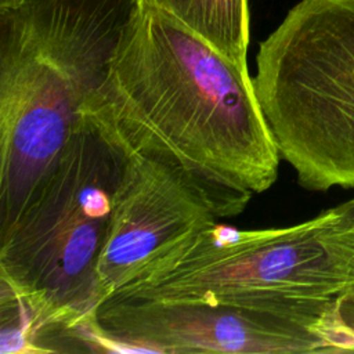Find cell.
Listing matches in <instances>:
<instances>
[{
	"label": "cell",
	"instance_id": "cell-1",
	"mask_svg": "<svg viewBox=\"0 0 354 354\" xmlns=\"http://www.w3.org/2000/svg\"><path fill=\"white\" fill-rule=\"evenodd\" d=\"M82 116L122 151L183 169L236 214L278 177L248 66L141 1Z\"/></svg>",
	"mask_w": 354,
	"mask_h": 354
},
{
	"label": "cell",
	"instance_id": "cell-2",
	"mask_svg": "<svg viewBox=\"0 0 354 354\" xmlns=\"http://www.w3.org/2000/svg\"><path fill=\"white\" fill-rule=\"evenodd\" d=\"M138 0L0 6V231L82 122Z\"/></svg>",
	"mask_w": 354,
	"mask_h": 354
},
{
	"label": "cell",
	"instance_id": "cell-3",
	"mask_svg": "<svg viewBox=\"0 0 354 354\" xmlns=\"http://www.w3.org/2000/svg\"><path fill=\"white\" fill-rule=\"evenodd\" d=\"M124 153L84 116L12 224L0 286L25 304L35 353L94 351L98 266Z\"/></svg>",
	"mask_w": 354,
	"mask_h": 354
},
{
	"label": "cell",
	"instance_id": "cell-4",
	"mask_svg": "<svg viewBox=\"0 0 354 354\" xmlns=\"http://www.w3.org/2000/svg\"><path fill=\"white\" fill-rule=\"evenodd\" d=\"M256 65L257 100L297 183L354 188V0H300Z\"/></svg>",
	"mask_w": 354,
	"mask_h": 354
},
{
	"label": "cell",
	"instance_id": "cell-5",
	"mask_svg": "<svg viewBox=\"0 0 354 354\" xmlns=\"http://www.w3.org/2000/svg\"><path fill=\"white\" fill-rule=\"evenodd\" d=\"M336 296L109 297L97 311L108 351L343 353Z\"/></svg>",
	"mask_w": 354,
	"mask_h": 354
},
{
	"label": "cell",
	"instance_id": "cell-6",
	"mask_svg": "<svg viewBox=\"0 0 354 354\" xmlns=\"http://www.w3.org/2000/svg\"><path fill=\"white\" fill-rule=\"evenodd\" d=\"M328 210L282 228L239 230L216 221L112 297L336 296L353 279L328 241Z\"/></svg>",
	"mask_w": 354,
	"mask_h": 354
},
{
	"label": "cell",
	"instance_id": "cell-7",
	"mask_svg": "<svg viewBox=\"0 0 354 354\" xmlns=\"http://www.w3.org/2000/svg\"><path fill=\"white\" fill-rule=\"evenodd\" d=\"M122 152V174L98 266L102 303L198 231L236 216L232 207L173 163Z\"/></svg>",
	"mask_w": 354,
	"mask_h": 354
},
{
	"label": "cell",
	"instance_id": "cell-8",
	"mask_svg": "<svg viewBox=\"0 0 354 354\" xmlns=\"http://www.w3.org/2000/svg\"><path fill=\"white\" fill-rule=\"evenodd\" d=\"M169 14L214 48L248 66V0H138Z\"/></svg>",
	"mask_w": 354,
	"mask_h": 354
},
{
	"label": "cell",
	"instance_id": "cell-9",
	"mask_svg": "<svg viewBox=\"0 0 354 354\" xmlns=\"http://www.w3.org/2000/svg\"><path fill=\"white\" fill-rule=\"evenodd\" d=\"M326 236L333 250L343 260L344 268L350 275V278L353 279V282L348 286L354 290V230L335 228L330 223V214H329V227L326 231Z\"/></svg>",
	"mask_w": 354,
	"mask_h": 354
},
{
	"label": "cell",
	"instance_id": "cell-10",
	"mask_svg": "<svg viewBox=\"0 0 354 354\" xmlns=\"http://www.w3.org/2000/svg\"><path fill=\"white\" fill-rule=\"evenodd\" d=\"M337 319L347 340L348 351L354 350V290L347 286L336 299Z\"/></svg>",
	"mask_w": 354,
	"mask_h": 354
},
{
	"label": "cell",
	"instance_id": "cell-11",
	"mask_svg": "<svg viewBox=\"0 0 354 354\" xmlns=\"http://www.w3.org/2000/svg\"><path fill=\"white\" fill-rule=\"evenodd\" d=\"M328 210L330 214V223L335 228L354 230V198Z\"/></svg>",
	"mask_w": 354,
	"mask_h": 354
},
{
	"label": "cell",
	"instance_id": "cell-12",
	"mask_svg": "<svg viewBox=\"0 0 354 354\" xmlns=\"http://www.w3.org/2000/svg\"><path fill=\"white\" fill-rule=\"evenodd\" d=\"M14 0H0V6H4V4H8V3H12Z\"/></svg>",
	"mask_w": 354,
	"mask_h": 354
}]
</instances>
